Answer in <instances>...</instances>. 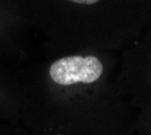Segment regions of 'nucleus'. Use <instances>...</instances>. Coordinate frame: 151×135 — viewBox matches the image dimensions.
Masks as SVG:
<instances>
[{
  "label": "nucleus",
  "instance_id": "nucleus-1",
  "mask_svg": "<svg viewBox=\"0 0 151 135\" xmlns=\"http://www.w3.org/2000/svg\"><path fill=\"white\" fill-rule=\"evenodd\" d=\"M49 73L51 80L60 85L92 84L103 74V64L94 56L63 57L51 64Z\"/></svg>",
  "mask_w": 151,
  "mask_h": 135
},
{
  "label": "nucleus",
  "instance_id": "nucleus-2",
  "mask_svg": "<svg viewBox=\"0 0 151 135\" xmlns=\"http://www.w3.org/2000/svg\"><path fill=\"white\" fill-rule=\"evenodd\" d=\"M72 1H76V3H82V4H93V3H97L99 0H72Z\"/></svg>",
  "mask_w": 151,
  "mask_h": 135
}]
</instances>
